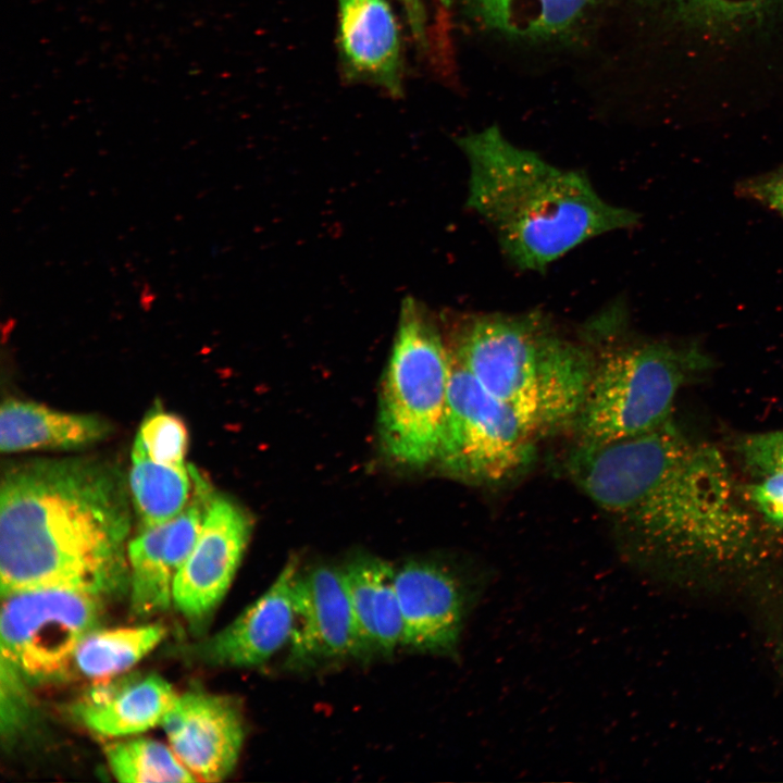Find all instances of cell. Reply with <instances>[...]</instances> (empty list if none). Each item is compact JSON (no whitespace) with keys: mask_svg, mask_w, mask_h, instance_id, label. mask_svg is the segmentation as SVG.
<instances>
[{"mask_svg":"<svg viewBox=\"0 0 783 783\" xmlns=\"http://www.w3.org/2000/svg\"><path fill=\"white\" fill-rule=\"evenodd\" d=\"M360 657L390 654L402 642V617L387 562L362 557L341 568Z\"/></svg>","mask_w":783,"mask_h":783,"instance_id":"obj_17","label":"cell"},{"mask_svg":"<svg viewBox=\"0 0 783 783\" xmlns=\"http://www.w3.org/2000/svg\"><path fill=\"white\" fill-rule=\"evenodd\" d=\"M734 450L756 476L783 471V430L742 436L735 442Z\"/></svg>","mask_w":783,"mask_h":783,"instance_id":"obj_25","label":"cell"},{"mask_svg":"<svg viewBox=\"0 0 783 783\" xmlns=\"http://www.w3.org/2000/svg\"><path fill=\"white\" fill-rule=\"evenodd\" d=\"M167 521L142 527L127 545L130 609L145 617L166 610L173 601L175 574L166 558Z\"/></svg>","mask_w":783,"mask_h":783,"instance_id":"obj_21","label":"cell"},{"mask_svg":"<svg viewBox=\"0 0 783 783\" xmlns=\"http://www.w3.org/2000/svg\"><path fill=\"white\" fill-rule=\"evenodd\" d=\"M165 636L161 624L95 630L78 645L74 664L84 675L108 679L120 674L144 658Z\"/></svg>","mask_w":783,"mask_h":783,"instance_id":"obj_22","label":"cell"},{"mask_svg":"<svg viewBox=\"0 0 783 783\" xmlns=\"http://www.w3.org/2000/svg\"><path fill=\"white\" fill-rule=\"evenodd\" d=\"M297 623L290 639L288 664L312 666L349 656L360 646L341 568L320 566L296 583Z\"/></svg>","mask_w":783,"mask_h":783,"instance_id":"obj_14","label":"cell"},{"mask_svg":"<svg viewBox=\"0 0 783 783\" xmlns=\"http://www.w3.org/2000/svg\"><path fill=\"white\" fill-rule=\"evenodd\" d=\"M586 333L595 365L573 422L579 443H610L658 428L671 419L679 390L710 365L696 346L627 336L619 301L596 314Z\"/></svg>","mask_w":783,"mask_h":783,"instance_id":"obj_5","label":"cell"},{"mask_svg":"<svg viewBox=\"0 0 783 783\" xmlns=\"http://www.w3.org/2000/svg\"><path fill=\"white\" fill-rule=\"evenodd\" d=\"M567 468L641 558L713 568L761 558L760 519L724 456L671 419L635 437L577 443Z\"/></svg>","mask_w":783,"mask_h":783,"instance_id":"obj_1","label":"cell"},{"mask_svg":"<svg viewBox=\"0 0 783 783\" xmlns=\"http://www.w3.org/2000/svg\"><path fill=\"white\" fill-rule=\"evenodd\" d=\"M394 584L402 617L401 644L456 656L470 612L486 588L484 576L435 561H409L395 570Z\"/></svg>","mask_w":783,"mask_h":783,"instance_id":"obj_9","label":"cell"},{"mask_svg":"<svg viewBox=\"0 0 783 783\" xmlns=\"http://www.w3.org/2000/svg\"><path fill=\"white\" fill-rule=\"evenodd\" d=\"M136 439L151 460L175 468L186 467L188 432L177 415L153 408L141 422Z\"/></svg>","mask_w":783,"mask_h":783,"instance_id":"obj_24","label":"cell"},{"mask_svg":"<svg viewBox=\"0 0 783 783\" xmlns=\"http://www.w3.org/2000/svg\"><path fill=\"white\" fill-rule=\"evenodd\" d=\"M533 438L514 411L451 356L435 462L452 476L497 483L531 461Z\"/></svg>","mask_w":783,"mask_h":783,"instance_id":"obj_7","label":"cell"},{"mask_svg":"<svg viewBox=\"0 0 783 783\" xmlns=\"http://www.w3.org/2000/svg\"><path fill=\"white\" fill-rule=\"evenodd\" d=\"M687 59L739 52L768 42L783 26V0H650Z\"/></svg>","mask_w":783,"mask_h":783,"instance_id":"obj_11","label":"cell"},{"mask_svg":"<svg viewBox=\"0 0 783 783\" xmlns=\"http://www.w3.org/2000/svg\"><path fill=\"white\" fill-rule=\"evenodd\" d=\"M161 725L170 747L198 781H222L235 768L245 731L229 697L201 691L178 695Z\"/></svg>","mask_w":783,"mask_h":783,"instance_id":"obj_12","label":"cell"},{"mask_svg":"<svg viewBox=\"0 0 783 783\" xmlns=\"http://www.w3.org/2000/svg\"><path fill=\"white\" fill-rule=\"evenodd\" d=\"M130 498L121 471L95 458L40 459L3 472L1 596L61 587L102 598L127 586Z\"/></svg>","mask_w":783,"mask_h":783,"instance_id":"obj_2","label":"cell"},{"mask_svg":"<svg viewBox=\"0 0 783 783\" xmlns=\"http://www.w3.org/2000/svg\"><path fill=\"white\" fill-rule=\"evenodd\" d=\"M101 598L61 587L1 596V657L28 684L62 679L80 642L97 629Z\"/></svg>","mask_w":783,"mask_h":783,"instance_id":"obj_8","label":"cell"},{"mask_svg":"<svg viewBox=\"0 0 783 783\" xmlns=\"http://www.w3.org/2000/svg\"><path fill=\"white\" fill-rule=\"evenodd\" d=\"M453 357L535 436L573 423L595 356L539 313H488L463 326Z\"/></svg>","mask_w":783,"mask_h":783,"instance_id":"obj_4","label":"cell"},{"mask_svg":"<svg viewBox=\"0 0 783 783\" xmlns=\"http://www.w3.org/2000/svg\"><path fill=\"white\" fill-rule=\"evenodd\" d=\"M472 16L506 38L543 42L574 33L599 0H465Z\"/></svg>","mask_w":783,"mask_h":783,"instance_id":"obj_19","label":"cell"},{"mask_svg":"<svg viewBox=\"0 0 783 783\" xmlns=\"http://www.w3.org/2000/svg\"><path fill=\"white\" fill-rule=\"evenodd\" d=\"M338 38L350 75L400 94V32L387 0H338Z\"/></svg>","mask_w":783,"mask_h":783,"instance_id":"obj_15","label":"cell"},{"mask_svg":"<svg viewBox=\"0 0 783 783\" xmlns=\"http://www.w3.org/2000/svg\"><path fill=\"white\" fill-rule=\"evenodd\" d=\"M458 145L469 165L467 204L520 270L542 272L579 245L639 219L604 199L582 172L512 144L497 126L469 133Z\"/></svg>","mask_w":783,"mask_h":783,"instance_id":"obj_3","label":"cell"},{"mask_svg":"<svg viewBox=\"0 0 783 783\" xmlns=\"http://www.w3.org/2000/svg\"><path fill=\"white\" fill-rule=\"evenodd\" d=\"M296 559L240 616L198 645L195 655L213 666L253 667L264 663L290 642L297 623Z\"/></svg>","mask_w":783,"mask_h":783,"instance_id":"obj_13","label":"cell"},{"mask_svg":"<svg viewBox=\"0 0 783 783\" xmlns=\"http://www.w3.org/2000/svg\"><path fill=\"white\" fill-rule=\"evenodd\" d=\"M409 18L411 28L415 36L421 39L424 36V10L421 0H400Z\"/></svg>","mask_w":783,"mask_h":783,"instance_id":"obj_29","label":"cell"},{"mask_svg":"<svg viewBox=\"0 0 783 783\" xmlns=\"http://www.w3.org/2000/svg\"><path fill=\"white\" fill-rule=\"evenodd\" d=\"M112 433L105 419L59 411L45 405L7 399L0 408V450H72L98 443Z\"/></svg>","mask_w":783,"mask_h":783,"instance_id":"obj_18","label":"cell"},{"mask_svg":"<svg viewBox=\"0 0 783 783\" xmlns=\"http://www.w3.org/2000/svg\"><path fill=\"white\" fill-rule=\"evenodd\" d=\"M745 485L743 497L760 521L774 532L783 531V471H773Z\"/></svg>","mask_w":783,"mask_h":783,"instance_id":"obj_26","label":"cell"},{"mask_svg":"<svg viewBox=\"0 0 783 783\" xmlns=\"http://www.w3.org/2000/svg\"><path fill=\"white\" fill-rule=\"evenodd\" d=\"M105 757L111 772L120 782H198L171 747L153 739L112 743L105 747Z\"/></svg>","mask_w":783,"mask_h":783,"instance_id":"obj_23","label":"cell"},{"mask_svg":"<svg viewBox=\"0 0 783 783\" xmlns=\"http://www.w3.org/2000/svg\"><path fill=\"white\" fill-rule=\"evenodd\" d=\"M451 372V355L424 307L401 302L380 408L385 452L414 468L435 462Z\"/></svg>","mask_w":783,"mask_h":783,"instance_id":"obj_6","label":"cell"},{"mask_svg":"<svg viewBox=\"0 0 783 783\" xmlns=\"http://www.w3.org/2000/svg\"><path fill=\"white\" fill-rule=\"evenodd\" d=\"M128 483L142 527L164 523L177 515L189 501L194 488L190 465L175 468L158 463L146 455L136 438Z\"/></svg>","mask_w":783,"mask_h":783,"instance_id":"obj_20","label":"cell"},{"mask_svg":"<svg viewBox=\"0 0 783 783\" xmlns=\"http://www.w3.org/2000/svg\"><path fill=\"white\" fill-rule=\"evenodd\" d=\"M251 531V519L239 505L213 496L197 542L173 583V602L189 621H204L222 601Z\"/></svg>","mask_w":783,"mask_h":783,"instance_id":"obj_10","label":"cell"},{"mask_svg":"<svg viewBox=\"0 0 783 783\" xmlns=\"http://www.w3.org/2000/svg\"><path fill=\"white\" fill-rule=\"evenodd\" d=\"M177 697L166 680L148 674L96 686L75 713L95 733L120 737L161 724Z\"/></svg>","mask_w":783,"mask_h":783,"instance_id":"obj_16","label":"cell"},{"mask_svg":"<svg viewBox=\"0 0 783 783\" xmlns=\"http://www.w3.org/2000/svg\"><path fill=\"white\" fill-rule=\"evenodd\" d=\"M736 191L780 212L783 216V166L742 181Z\"/></svg>","mask_w":783,"mask_h":783,"instance_id":"obj_28","label":"cell"},{"mask_svg":"<svg viewBox=\"0 0 783 783\" xmlns=\"http://www.w3.org/2000/svg\"><path fill=\"white\" fill-rule=\"evenodd\" d=\"M1 663V734L11 738L28 714V684L16 668L3 658Z\"/></svg>","mask_w":783,"mask_h":783,"instance_id":"obj_27","label":"cell"}]
</instances>
